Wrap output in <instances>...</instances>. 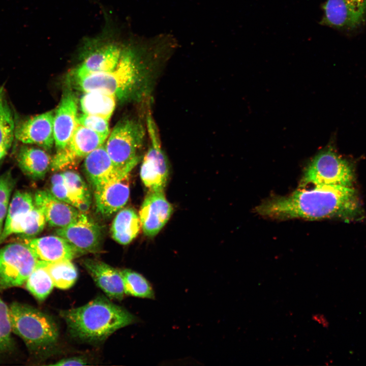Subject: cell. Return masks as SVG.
Segmentation results:
<instances>
[{"label":"cell","mask_w":366,"mask_h":366,"mask_svg":"<svg viewBox=\"0 0 366 366\" xmlns=\"http://www.w3.org/2000/svg\"><path fill=\"white\" fill-rule=\"evenodd\" d=\"M300 189L287 196L267 200L257 207L262 216L278 219L319 220L338 218L345 221L362 218L355 190L338 185H316Z\"/></svg>","instance_id":"1"},{"label":"cell","mask_w":366,"mask_h":366,"mask_svg":"<svg viewBox=\"0 0 366 366\" xmlns=\"http://www.w3.org/2000/svg\"><path fill=\"white\" fill-rule=\"evenodd\" d=\"M59 314L71 336L90 343L102 342L115 331L137 321L127 309L103 296L78 308L62 310Z\"/></svg>","instance_id":"2"},{"label":"cell","mask_w":366,"mask_h":366,"mask_svg":"<svg viewBox=\"0 0 366 366\" xmlns=\"http://www.w3.org/2000/svg\"><path fill=\"white\" fill-rule=\"evenodd\" d=\"M150 39L141 47H124L116 67L111 71L72 76L75 86L85 93L100 92L123 99L130 97L143 84L148 66L144 57Z\"/></svg>","instance_id":"3"},{"label":"cell","mask_w":366,"mask_h":366,"mask_svg":"<svg viewBox=\"0 0 366 366\" xmlns=\"http://www.w3.org/2000/svg\"><path fill=\"white\" fill-rule=\"evenodd\" d=\"M9 307L12 332L23 340L32 354L42 355L54 348L58 340L59 329L51 316L17 302Z\"/></svg>","instance_id":"4"},{"label":"cell","mask_w":366,"mask_h":366,"mask_svg":"<svg viewBox=\"0 0 366 366\" xmlns=\"http://www.w3.org/2000/svg\"><path fill=\"white\" fill-rule=\"evenodd\" d=\"M351 164L328 146L318 152L306 167L300 186L338 185L351 187L354 181Z\"/></svg>","instance_id":"5"},{"label":"cell","mask_w":366,"mask_h":366,"mask_svg":"<svg viewBox=\"0 0 366 366\" xmlns=\"http://www.w3.org/2000/svg\"><path fill=\"white\" fill-rule=\"evenodd\" d=\"M145 134L143 126L135 120L127 118L117 123L104 144L116 167L132 170L136 166Z\"/></svg>","instance_id":"6"},{"label":"cell","mask_w":366,"mask_h":366,"mask_svg":"<svg viewBox=\"0 0 366 366\" xmlns=\"http://www.w3.org/2000/svg\"><path fill=\"white\" fill-rule=\"evenodd\" d=\"M38 261L25 242L12 243L0 249V290L22 286Z\"/></svg>","instance_id":"7"},{"label":"cell","mask_w":366,"mask_h":366,"mask_svg":"<svg viewBox=\"0 0 366 366\" xmlns=\"http://www.w3.org/2000/svg\"><path fill=\"white\" fill-rule=\"evenodd\" d=\"M150 144L140 168L141 179L149 191L164 190L169 175L168 159L161 147L156 123L151 113L146 117Z\"/></svg>","instance_id":"8"},{"label":"cell","mask_w":366,"mask_h":366,"mask_svg":"<svg viewBox=\"0 0 366 366\" xmlns=\"http://www.w3.org/2000/svg\"><path fill=\"white\" fill-rule=\"evenodd\" d=\"M132 170L119 169L93 189L97 211L105 217L120 210L130 196L129 176Z\"/></svg>","instance_id":"9"},{"label":"cell","mask_w":366,"mask_h":366,"mask_svg":"<svg viewBox=\"0 0 366 366\" xmlns=\"http://www.w3.org/2000/svg\"><path fill=\"white\" fill-rule=\"evenodd\" d=\"M106 138L78 123L67 145L57 150L51 159L50 168L58 171L73 166L81 159L102 145Z\"/></svg>","instance_id":"10"},{"label":"cell","mask_w":366,"mask_h":366,"mask_svg":"<svg viewBox=\"0 0 366 366\" xmlns=\"http://www.w3.org/2000/svg\"><path fill=\"white\" fill-rule=\"evenodd\" d=\"M320 22L338 29H352L360 26L366 17V0H327Z\"/></svg>","instance_id":"11"},{"label":"cell","mask_w":366,"mask_h":366,"mask_svg":"<svg viewBox=\"0 0 366 366\" xmlns=\"http://www.w3.org/2000/svg\"><path fill=\"white\" fill-rule=\"evenodd\" d=\"M56 234L66 239L81 255L100 251L101 227L81 212L78 218L67 226L57 228Z\"/></svg>","instance_id":"12"},{"label":"cell","mask_w":366,"mask_h":366,"mask_svg":"<svg viewBox=\"0 0 366 366\" xmlns=\"http://www.w3.org/2000/svg\"><path fill=\"white\" fill-rule=\"evenodd\" d=\"M53 111L33 116L16 125L15 138L26 144L50 149L54 143Z\"/></svg>","instance_id":"13"},{"label":"cell","mask_w":366,"mask_h":366,"mask_svg":"<svg viewBox=\"0 0 366 366\" xmlns=\"http://www.w3.org/2000/svg\"><path fill=\"white\" fill-rule=\"evenodd\" d=\"M173 207L166 199L164 190L149 191L140 207L139 217L143 233L156 235L170 219Z\"/></svg>","instance_id":"14"},{"label":"cell","mask_w":366,"mask_h":366,"mask_svg":"<svg viewBox=\"0 0 366 366\" xmlns=\"http://www.w3.org/2000/svg\"><path fill=\"white\" fill-rule=\"evenodd\" d=\"M78 124L77 99L72 92L64 94L54 115L53 132L57 150L68 143Z\"/></svg>","instance_id":"15"},{"label":"cell","mask_w":366,"mask_h":366,"mask_svg":"<svg viewBox=\"0 0 366 366\" xmlns=\"http://www.w3.org/2000/svg\"><path fill=\"white\" fill-rule=\"evenodd\" d=\"M35 205L43 213L50 226L62 228L75 221L81 211L54 197L50 191L40 190L34 196Z\"/></svg>","instance_id":"16"},{"label":"cell","mask_w":366,"mask_h":366,"mask_svg":"<svg viewBox=\"0 0 366 366\" xmlns=\"http://www.w3.org/2000/svg\"><path fill=\"white\" fill-rule=\"evenodd\" d=\"M88 52L72 73V76L108 72L117 65L124 47L116 43L102 44Z\"/></svg>","instance_id":"17"},{"label":"cell","mask_w":366,"mask_h":366,"mask_svg":"<svg viewBox=\"0 0 366 366\" xmlns=\"http://www.w3.org/2000/svg\"><path fill=\"white\" fill-rule=\"evenodd\" d=\"M25 243L39 260L47 263L72 260L81 255L66 239L58 235L28 239Z\"/></svg>","instance_id":"18"},{"label":"cell","mask_w":366,"mask_h":366,"mask_svg":"<svg viewBox=\"0 0 366 366\" xmlns=\"http://www.w3.org/2000/svg\"><path fill=\"white\" fill-rule=\"evenodd\" d=\"M82 265L97 285L109 297L123 299L125 293L120 270L103 261L90 258L83 260Z\"/></svg>","instance_id":"19"},{"label":"cell","mask_w":366,"mask_h":366,"mask_svg":"<svg viewBox=\"0 0 366 366\" xmlns=\"http://www.w3.org/2000/svg\"><path fill=\"white\" fill-rule=\"evenodd\" d=\"M16 158L22 171L34 179L44 178L50 168L52 159L43 149L28 146L19 149Z\"/></svg>","instance_id":"20"},{"label":"cell","mask_w":366,"mask_h":366,"mask_svg":"<svg viewBox=\"0 0 366 366\" xmlns=\"http://www.w3.org/2000/svg\"><path fill=\"white\" fill-rule=\"evenodd\" d=\"M83 168L93 188L121 169L114 165L104 144L84 158Z\"/></svg>","instance_id":"21"},{"label":"cell","mask_w":366,"mask_h":366,"mask_svg":"<svg viewBox=\"0 0 366 366\" xmlns=\"http://www.w3.org/2000/svg\"><path fill=\"white\" fill-rule=\"evenodd\" d=\"M46 223L43 213L35 205L28 212L4 225L0 243L12 234H20L27 237L37 235L43 231Z\"/></svg>","instance_id":"22"},{"label":"cell","mask_w":366,"mask_h":366,"mask_svg":"<svg viewBox=\"0 0 366 366\" xmlns=\"http://www.w3.org/2000/svg\"><path fill=\"white\" fill-rule=\"evenodd\" d=\"M141 227L139 216L132 208L119 210L111 227L113 239L119 244L130 243L138 235Z\"/></svg>","instance_id":"23"},{"label":"cell","mask_w":366,"mask_h":366,"mask_svg":"<svg viewBox=\"0 0 366 366\" xmlns=\"http://www.w3.org/2000/svg\"><path fill=\"white\" fill-rule=\"evenodd\" d=\"M116 98L112 95L100 92L84 93L80 99L83 113L98 115L109 120L114 110Z\"/></svg>","instance_id":"24"},{"label":"cell","mask_w":366,"mask_h":366,"mask_svg":"<svg viewBox=\"0 0 366 366\" xmlns=\"http://www.w3.org/2000/svg\"><path fill=\"white\" fill-rule=\"evenodd\" d=\"M67 187L70 204L85 213L91 204L88 187L82 177L76 172L66 170L63 172Z\"/></svg>","instance_id":"25"},{"label":"cell","mask_w":366,"mask_h":366,"mask_svg":"<svg viewBox=\"0 0 366 366\" xmlns=\"http://www.w3.org/2000/svg\"><path fill=\"white\" fill-rule=\"evenodd\" d=\"M46 264L39 260L25 283L26 289L39 301L45 300L54 287Z\"/></svg>","instance_id":"26"},{"label":"cell","mask_w":366,"mask_h":366,"mask_svg":"<svg viewBox=\"0 0 366 366\" xmlns=\"http://www.w3.org/2000/svg\"><path fill=\"white\" fill-rule=\"evenodd\" d=\"M125 294L134 297L155 299L154 289L149 282L142 274L130 269L120 270Z\"/></svg>","instance_id":"27"},{"label":"cell","mask_w":366,"mask_h":366,"mask_svg":"<svg viewBox=\"0 0 366 366\" xmlns=\"http://www.w3.org/2000/svg\"><path fill=\"white\" fill-rule=\"evenodd\" d=\"M54 287L60 289L72 287L78 278V271L70 260H64L46 264Z\"/></svg>","instance_id":"28"},{"label":"cell","mask_w":366,"mask_h":366,"mask_svg":"<svg viewBox=\"0 0 366 366\" xmlns=\"http://www.w3.org/2000/svg\"><path fill=\"white\" fill-rule=\"evenodd\" d=\"M16 125L5 91L0 87V147L9 150L15 138Z\"/></svg>","instance_id":"29"},{"label":"cell","mask_w":366,"mask_h":366,"mask_svg":"<svg viewBox=\"0 0 366 366\" xmlns=\"http://www.w3.org/2000/svg\"><path fill=\"white\" fill-rule=\"evenodd\" d=\"M35 206L34 196L27 192H16L9 203L4 224H7L31 210Z\"/></svg>","instance_id":"30"},{"label":"cell","mask_w":366,"mask_h":366,"mask_svg":"<svg viewBox=\"0 0 366 366\" xmlns=\"http://www.w3.org/2000/svg\"><path fill=\"white\" fill-rule=\"evenodd\" d=\"M9 307L0 298V354L8 352L13 346Z\"/></svg>","instance_id":"31"},{"label":"cell","mask_w":366,"mask_h":366,"mask_svg":"<svg viewBox=\"0 0 366 366\" xmlns=\"http://www.w3.org/2000/svg\"><path fill=\"white\" fill-rule=\"evenodd\" d=\"M109 120L95 115L83 113L78 116V123L96 132L107 139L109 134Z\"/></svg>","instance_id":"32"},{"label":"cell","mask_w":366,"mask_h":366,"mask_svg":"<svg viewBox=\"0 0 366 366\" xmlns=\"http://www.w3.org/2000/svg\"><path fill=\"white\" fill-rule=\"evenodd\" d=\"M51 193L58 199L70 204L69 192L63 172L56 173L50 179Z\"/></svg>","instance_id":"33"},{"label":"cell","mask_w":366,"mask_h":366,"mask_svg":"<svg viewBox=\"0 0 366 366\" xmlns=\"http://www.w3.org/2000/svg\"><path fill=\"white\" fill-rule=\"evenodd\" d=\"M14 184L10 172H7L0 176V203L9 204Z\"/></svg>","instance_id":"34"},{"label":"cell","mask_w":366,"mask_h":366,"mask_svg":"<svg viewBox=\"0 0 366 366\" xmlns=\"http://www.w3.org/2000/svg\"><path fill=\"white\" fill-rule=\"evenodd\" d=\"M87 363V360L82 356H73L62 359L50 365L64 366V365H83Z\"/></svg>","instance_id":"35"},{"label":"cell","mask_w":366,"mask_h":366,"mask_svg":"<svg viewBox=\"0 0 366 366\" xmlns=\"http://www.w3.org/2000/svg\"><path fill=\"white\" fill-rule=\"evenodd\" d=\"M8 150L6 148L0 147V160L5 157L7 154Z\"/></svg>","instance_id":"36"}]
</instances>
